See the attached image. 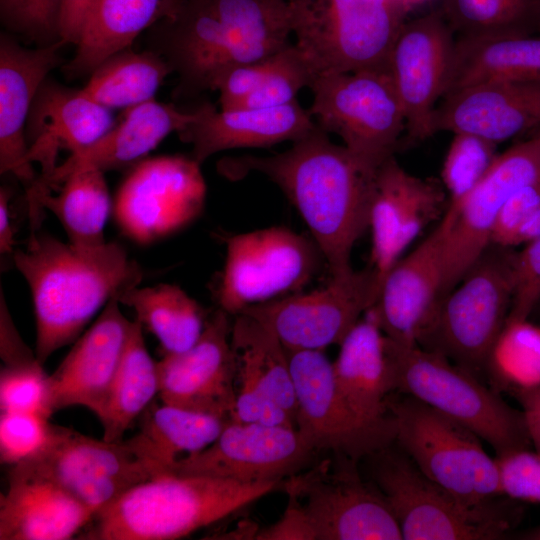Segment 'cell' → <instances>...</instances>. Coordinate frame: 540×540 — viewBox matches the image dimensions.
<instances>
[{"mask_svg":"<svg viewBox=\"0 0 540 540\" xmlns=\"http://www.w3.org/2000/svg\"><path fill=\"white\" fill-rule=\"evenodd\" d=\"M272 56L233 66L216 79L212 91L219 93L220 109L238 108L258 88L270 68Z\"/></svg>","mask_w":540,"mask_h":540,"instance_id":"c3c4849f","label":"cell"},{"mask_svg":"<svg viewBox=\"0 0 540 540\" xmlns=\"http://www.w3.org/2000/svg\"><path fill=\"white\" fill-rule=\"evenodd\" d=\"M194 110L195 119L177 134L182 142L191 145V157L199 164L225 150L294 142L317 127L298 100L273 108L230 110H218L204 102Z\"/></svg>","mask_w":540,"mask_h":540,"instance_id":"4316f807","label":"cell"},{"mask_svg":"<svg viewBox=\"0 0 540 540\" xmlns=\"http://www.w3.org/2000/svg\"><path fill=\"white\" fill-rule=\"evenodd\" d=\"M456 36L442 13L403 24L391 49L387 72L405 116L410 141L434 135L432 119L445 94Z\"/></svg>","mask_w":540,"mask_h":540,"instance_id":"d6986e66","label":"cell"},{"mask_svg":"<svg viewBox=\"0 0 540 540\" xmlns=\"http://www.w3.org/2000/svg\"><path fill=\"white\" fill-rule=\"evenodd\" d=\"M292 35L314 76L387 70L406 11L397 0H289Z\"/></svg>","mask_w":540,"mask_h":540,"instance_id":"8992f818","label":"cell"},{"mask_svg":"<svg viewBox=\"0 0 540 540\" xmlns=\"http://www.w3.org/2000/svg\"><path fill=\"white\" fill-rule=\"evenodd\" d=\"M95 0H66L60 24V38L66 45H76L85 19Z\"/></svg>","mask_w":540,"mask_h":540,"instance_id":"f907efd6","label":"cell"},{"mask_svg":"<svg viewBox=\"0 0 540 540\" xmlns=\"http://www.w3.org/2000/svg\"><path fill=\"white\" fill-rule=\"evenodd\" d=\"M284 481L242 483L164 474L132 487L96 513L78 539H180L283 491Z\"/></svg>","mask_w":540,"mask_h":540,"instance_id":"277c9868","label":"cell"},{"mask_svg":"<svg viewBox=\"0 0 540 540\" xmlns=\"http://www.w3.org/2000/svg\"><path fill=\"white\" fill-rule=\"evenodd\" d=\"M448 207L440 180L405 170L394 156L376 170L370 203V266L380 282L420 232L439 221Z\"/></svg>","mask_w":540,"mask_h":540,"instance_id":"ffe728a7","label":"cell"},{"mask_svg":"<svg viewBox=\"0 0 540 540\" xmlns=\"http://www.w3.org/2000/svg\"><path fill=\"white\" fill-rule=\"evenodd\" d=\"M94 513L58 484L19 465L11 466L0 497V540H67Z\"/></svg>","mask_w":540,"mask_h":540,"instance_id":"f1b7e54d","label":"cell"},{"mask_svg":"<svg viewBox=\"0 0 540 540\" xmlns=\"http://www.w3.org/2000/svg\"><path fill=\"white\" fill-rule=\"evenodd\" d=\"M339 346L332 364L344 400L363 421L379 426L392 424L388 399L394 391L386 337L371 309Z\"/></svg>","mask_w":540,"mask_h":540,"instance_id":"f546056e","label":"cell"},{"mask_svg":"<svg viewBox=\"0 0 540 540\" xmlns=\"http://www.w3.org/2000/svg\"><path fill=\"white\" fill-rule=\"evenodd\" d=\"M540 303V237L516 253L514 291L507 321L528 319Z\"/></svg>","mask_w":540,"mask_h":540,"instance_id":"7dc6e473","label":"cell"},{"mask_svg":"<svg viewBox=\"0 0 540 540\" xmlns=\"http://www.w3.org/2000/svg\"><path fill=\"white\" fill-rule=\"evenodd\" d=\"M388 410L395 442L427 478L470 507L504 505L497 460L478 435L409 395L389 397Z\"/></svg>","mask_w":540,"mask_h":540,"instance_id":"52a82bcc","label":"cell"},{"mask_svg":"<svg viewBox=\"0 0 540 540\" xmlns=\"http://www.w3.org/2000/svg\"><path fill=\"white\" fill-rule=\"evenodd\" d=\"M495 458L503 495L514 501L540 504V454L521 449Z\"/></svg>","mask_w":540,"mask_h":540,"instance_id":"bcb514c9","label":"cell"},{"mask_svg":"<svg viewBox=\"0 0 540 540\" xmlns=\"http://www.w3.org/2000/svg\"><path fill=\"white\" fill-rule=\"evenodd\" d=\"M540 206V181L518 189L503 205L491 236V244L514 248L520 226Z\"/></svg>","mask_w":540,"mask_h":540,"instance_id":"681fc988","label":"cell"},{"mask_svg":"<svg viewBox=\"0 0 540 540\" xmlns=\"http://www.w3.org/2000/svg\"><path fill=\"white\" fill-rule=\"evenodd\" d=\"M48 400L49 375L36 357L2 366L1 412L39 413L50 418Z\"/></svg>","mask_w":540,"mask_h":540,"instance_id":"ee69618b","label":"cell"},{"mask_svg":"<svg viewBox=\"0 0 540 540\" xmlns=\"http://www.w3.org/2000/svg\"><path fill=\"white\" fill-rule=\"evenodd\" d=\"M115 125L112 110L81 90L46 79L39 88L26 124L28 161L38 163L42 184L52 175L61 150L71 153L94 143Z\"/></svg>","mask_w":540,"mask_h":540,"instance_id":"484cf974","label":"cell"},{"mask_svg":"<svg viewBox=\"0 0 540 540\" xmlns=\"http://www.w3.org/2000/svg\"><path fill=\"white\" fill-rule=\"evenodd\" d=\"M380 287L376 271L368 265L331 276L322 289L252 305L241 313L271 329L287 350H324L340 345L375 305Z\"/></svg>","mask_w":540,"mask_h":540,"instance_id":"9a60e30c","label":"cell"},{"mask_svg":"<svg viewBox=\"0 0 540 540\" xmlns=\"http://www.w3.org/2000/svg\"><path fill=\"white\" fill-rule=\"evenodd\" d=\"M540 181V134H531L499 154L477 186L455 207H447L443 297L491 244L497 217L518 189ZM442 297V299H443Z\"/></svg>","mask_w":540,"mask_h":540,"instance_id":"e0dca14e","label":"cell"},{"mask_svg":"<svg viewBox=\"0 0 540 540\" xmlns=\"http://www.w3.org/2000/svg\"><path fill=\"white\" fill-rule=\"evenodd\" d=\"M118 300L135 312V320L143 330L157 338L163 354L190 348L199 339L207 320L199 303L174 284L138 285Z\"/></svg>","mask_w":540,"mask_h":540,"instance_id":"8d00e7d4","label":"cell"},{"mask_svg":"<svg viewBox=\"0 0 540 540\" xmlns=\"http://www.w3.org/2000/svg\"><path fill=\"white\" fill-rule=\"evenodd\" d=\"M159 395V375L145 344L143 328L132 321L127 343L99 421L103 439L122 441L125 432Z\"/></svg>","mask_w":540,"mask_h":540,"instance_id":"d590c367","label":"cell"},{"mask_svg":"<svg viewBox=\"0 0 540 540\" xmlns=\"http://www.w3.org/2000/svg\"><path fill=\"white\" fill-rule=\"evenodd\" d=\"M540 127V80L492 81L446 94L432 119L433 133H469L496 144Z\"/></svg>","mask_w":540,"mask_h":540,"instance_id":"cb8c5ba5","label":"cell"},{"mask_svg":"<svg viewBox=\"0 0 540 540\" xmlns=\"http://www.w3.org/2000/svg\"><path fill=\"white\" fill-rule=\"evenodd\" d=\"M485 372L499 393L540 387V325L528 319L507 321L490 350Z\"/></svg>","mask_w":540,"mask_h":540,"instance_id":"ab89813d","label":"cell"},{"mask_svg":"<svg viewBox=\"0 0 540 540\" xmlns=\"http://www.w3.org/2000/svg\"><path fill=\"white\" fill-rule=\"evenodd\" d=\"M237 180L256 171L277 184L305 221L331 276L352 269L355 243L369 228L375 172L317 127L281 153L245 155L219 163Z\"/></svg>","mask_w":540,"mask_h":540,"instance_id":"6da1fadb","label":"cell"},{"mask_svg":"<svg viewBox=\"0 0 540 540\" xmlns=\"http://www.w3.org/2000/svg\"><path fill=\"white\" fill-rule=\"evenodd\" d=\"M225 243L216 297L219 308L233 316L249 306L297 293L323 258L313 240L284 227L232 235Z\"/></svg>","mask_w":540,"mask_h":540,"instance_id":"7c38bea8","label":"cell"},{"mask_svg":"<svg viewBox=\"0 0 540 540\" xmlns=\"http://www.w3.org/2000/svg\"><path fill=\"white\" fill-rule=\"evenodd\" d=\"M173 73L167 61L148 49L112 55L91 74L83 94L108 109H127L155 99L163 80Z\"/></svg>","mask_w":540,"mask_h":540,"instance_id":"74e56055","label":"cell"},{"mask_svg":"<svg viewBox=\"0 0 540 540\" xmlns=\"http://www.w3.org/2000/svg\"><path fill=\"white\" fill-rule=\"evenodd\" d=\"M495 142L469 133H454L441 169L448 207L457 206L483 179L498 155Z\"/></svg>","mask_w":540,"mask_h":540,"instance_id":"60d3db41","label":"cell"},{"mask_svg":"<svg viewBox=\"0 0 540 540\" xmlns=\"http://www.w3.org/2000/svg\"><path fill=\"white\" fill-rule=\"evenodd\" d=\"M200 165L191 156L163 155L133 166L113 201L112 213L121 232L147 245L193 222L206 198Z\"/></svg>","mask_w":540,"mask_h":540,"instance_id":"5bb4252c","label":"cell"},{"mask_svg":"<svg viewBox=\"0 0 540 540\" xmlns=\"http://www.w3.org/2000/svg\"><path fill=\"white\" fill-rule=\"evenodd\" d=\"M181 0H95L73 58L62 67L67 79L90 75L112 55L129 49L144 31L177 11Z\"/></svg>","mask_w":540,"mask_h":540,"instance_id":"4dcf8cb0","label":"cell"},{"mask_svg":"<svg viewBox=\"0 0 540 540\" xmlns=\"http://www.w3.org/2000/svg\"><path fill=\"white\" fill-rule=\"evenodd\" d=\"M231 347L236 362V392L264 395L296 421L295 388L286 349L274 332L244 313L234 316Z\"/></svg>","mask_w":540,"mask_h":540,"instance_id":"d6a6232c","label":"cell"},{"mask_svg":"<svg viewBox=\"0 0 540 540\" xmlns=\"http://www.w3.org/2000/svg\"><path fill=\"white\" fill-rule=\"evenodd\" d=\"M45 210L58 219L68 242L90 248L105 244L113 201L104 172L94 168L73 171L55 191L39 196L36 214L40 221Z\"/></svg>","mask_w":540,"mask_h":540,"instance_id":"e575fe53","label":"cell"},{"mask_svg":"<svg viewBox=\"0 0 540 540\" xmlns=\"http://www.w3.org/2000/svg\"><path fill=\"white\" fill-rule=\"evenodd\" d=\"M328 454L285 479L283 491L308 524L313 540H401L386 500L356 464Z\"/></svg>","mask_w":540,"mask_h":540,"instance_id":"8fae6325","label":"cell"},{"mask_svg":"<svg viewBox=\"0 0 540 540\" xmlns=\"http://www.w3.org/2000/svg\"><path fill=\"white\" fill-rule=\"evenodd\" d=\"M196 117L173 103L152 99L124 110L119 122L89 146L71 153L42 184L40 192H52L73 171L94 168L109 170L135 166L147 158L170 133H179Z\"/></svg>","mask_w":540,"mask_h":540,"instance_id":"83f0119b","label":"cell"},{"mask_svg":"<svg viewBox=\"0 0 540 540\" xmlns=\"http://www.w3.org/2000/svg\"><path fill=\"white\" fill-rule=\"evenodd\" d=\"M318 454L297 428L230 421L204 450L176 461L170 473L261 483L285 480Z\"/></svg>","mask_w":540,"mask_h":540,"instance_id":"ac0fdd59","label":"cell"},{"mask_svg":"<svg viewBox=\"0 0 540 540\" xmlns=\"http://www.w3.org/2000/svg\"><path fill=\"white\" fill-rule=\"evenodd\" d=\"M117 298L99 313L49 375V412L81 406L99 419L124 352L132 321Z\"/></svg>","mask_w":540,"mask_h":540,"instance_id":"603a6c76","label":"cell"},{"mask_svg":"<svg viewBox=\"0 0 540 540\" xmlns=\"http://www.w3.org/2000/svg\"><path fill=\"white\" fill-rule=\"evenodd\" d=\"M231 420L176 405L152 403L126 439L133 451L163 474L179 459L211 445Z\"/></svg>","mask_w":540,"mask_h":540,"instance_id":"1f68e13d","label":"cell"},{"mask_svg":"<svg viewBox=\"0 0 540 540\" xmlns=\"http://www.w3.org/2000/svg\"><path fill=\"white\" fill-rule=\"evenodd\" d=\"M286 353L295 388L296 428L318 455L358 462L395 442L394 422L372 425L349 407L323 350L286 349Z\"/></svg>","mask_w":540,"mask_h":540,"instance_id":"2e32d148","label":"cell"},{"mask_svg":"<svg viewBox=\"0 0 540 540\" xmlns=\"http://www.w3.org/2000/svg\"><path fill=\"white\" fill-rule=\"evenodd\" d=\"M12 255L31 293L34 353L41 364L74 343L112 299L142 280L139 264L117 242L80 247L37 230Z\"/></svg>","mask_w":540,"mask_h":540,"instance_id":"3957f363","label":"cell"},{"mask_svg":"<svg viewBox=\"0 0 540 540\" xmlns=\"http://www.w3.org/2000/svg\"><path fill=\"white\" fill-rule=\"evenodd\" d=\"M513 249L489 245L443 297L418 345L443 354L476 376L485 371L512 303L517 253Z\"/></svg>","mask_w":540,"mask_h":540,"instance_id":"ba28073f","label":"cell"},{"mask_svg":"<svg viewBox=\"0 0 540 540\" xmlns=\"http://www.w3.org/2000/svg\"><path fill=\"white\" fill-rule=\"evenodd\" d=\"M371 476L405 540H493L510 535L521 510L470 507L427 478L404 453L384 448L368 457Z\"/></svg>","mask_w":540,"mask_h":540,"instance_id":"9c48e42d","label":"cell"},{"mask_svg":"<svg viewBox=\"0 0 540 540\" xmlns=\"http://www.w3.org/2000/svg\"><path fill=\"white\" fill-rule=\"evenodd\" d=\"M449 219L443 217L431 233L384 276L371 308L386 338L400 346L418 344L431 325L443 297L444 247Z\"/></svg>","mask_w":540,"mask_h":540,"instance_id":"7402d4cb","label":"cell"},{"mask_svg":"<svg viewBox=\"0 0 540 540\" xmlns=\"http://www.w3.org/2000/svg\"><path fill=\"white\" fill-rule=\"evenodd\" d=\"M146 32L148 49L178 76L174 98L194 97L212 90L225 70L291 43L289 0H181Z\"/></svg>","mask_w":540,"mask_h":540,"instance_id":"7a4b0ae2","label":"cell"},{"mask_svg":"<svg viewBox=\"0 0 540 540\" xmlns=\"http://www.w3.org/2000/svg\"><path fill=\"white\" fill-rule=\"evenodd\" d=\"M531 134H540V127L537 128V129H536L535 131H533L532 133H530L529 135H531ZM529 135H528V136H529Z\"/></svg>","mask_w":540,"mask_h":540,"instance_id":"9f6ffc18","label":"cell"},{"mask_svg":"<svg viewBox=\"0 0 540 540\" xmlns=\"http://www.w3.org/2000/svg\"><path fill=\"white\" fill-rule=\"evenodd\" d=\"M386 346L393 391L464 425L486 441L496 456L532 445L521 409L511 407L475 374L418 344L400 346L386 338Z\"/></svg>","mask_w":540,"mask_h":540,"instance_id":"5b68a950","label":"cell"},{"mask_svg":"<svg viewBox=\"0 0 540 540\" xmlns=\"http://www.w3.org/2000/svg\"><path fill=\"white\" fill-rule=\"evenodd\" d=\"M442 14L456 38L540 33V0H444Z\"/></svg>","mask_w":540,"mask_h":540,"instance_id":"f35d334b","label":"cell"},{"mask_svg":"<svg viewBox=\"0 0 540 540\" xmlns=\"http://www.w3.org/2000/svg\"><path fill=\"white\" fill-rule=\"evenodd\" d=\"M513 535L515 536L514 538L516 539L540 540V524L528 530L516 532Z\"/></svg>","mask_w":540,"mask_h":540,"instance_id":"db71d44e","label":"cell"},{"mask_svg":"<svg viewBox=\"0 0 540 540\" xmlns=\"http://www.w3.org/2000/svg\"><path fill=\"white\" fill-rule=\"evenodd\" d=\"M17 465L58 484L94 515L132 487L164 475L141 459L126 439H96L55 424L44 448Z\"/></svg>","mask_w":540,"mask_h":540,"instance_id":"4fadbf2b","label":"cell"},{"mask_svg":"<svg viewBox=\"0 0 540 540\" xmlns=\"http://www.w3.org/2000/svg\"><path fill=\"white\" fill-rule=\"evenodd\" d=\"M66 0H0L4 31L36 47L61 41L60 24Z\"/></svg>","mask_w":540,"mask_h":540,"instance_id":"7bdbcfd3","label":"cell"},{"mask_svg":"<svg viewBox=\"0 0 540 540\" xmlns=\"http://www.w3.org/2000/svg\"><path fill=\"white\" fill-rule=\"evenodd\" d=\"M315 76L295 43L272 56L270 68L258 88L238 108H273L297 100Z\"/></svg>","mask_w":540,"mask_h":540,"instance_id":"b9f144b4","label":"cell"},{"mask_svg":"<svg viewBox=\"0 0 540 540\" xmlns=\"http://www.w3.org/2000/svg\"><path fill=\"white\" fill-rule=\"evenodd\" d=\"M231 324L229 314L218 308L190 348L163 354L157 361L163 403L234 420L236 362Z\"/></svg>","mask_w":540,"mask_h":540,"instance_id":"44dd1931","label":"cell"},{"mask_svg":"<svg viewBox=\"0 0 540 540\" xmlns=\"http://www.w3.org/2000/svg\"><path fill=\"white\" fill-rule=\"evenodd\" d=\"M309 88L316 124L338 135L364 168L375 172L394 156L405 116L387 70L323 74Z\"/></svg>","mask_w":540,"mask_h":540,"instance_id":"30bf717a","label":"cell"},{"mask_svg":"<svg viewBox=\"0 0 540 540\" xmlns=\"http://www.w3.org/2000/svg\"><path fill=\"white\" fill-rule=\"evenodd\" d=\"M400 5L403 7V9L408 12L415 6L424 3L427 0H397Z\"/></svg>","mask_w":540,"mask_h":540,"instance_id":"11a10c76","label":"cell"},{"mask_svg":"<svg viewBox=\"0 0 540 540\" xmlns=\"http://www.w3.org/2000/svg\"><path fill=\"white\" fill-rule=\"evenodd\" d=\"M525 80H540V33L456 38L444 96L485 82Z\"/></svg>","mask_w":540,"mask_h":540,"instance_id":"836d02e7","label":"cell"},{"mask_svg":"<svg viewBox=\"0 0 540 540\" xmlns=\"http://www.w3.org/2000/svg\"><path fill=\"white\" fill-rule=\"evenodd\" d=\"M63 41L28 48L7 32L0 34V173H11L26 190L38 177L28 161L26 124L36 94L62 62Z\"/></svg>","mask_w":540,"mask_h":540,"instance_id":"d4e9b609","label":"cell"},{"mask_svg":"<svg viewBox=\"0 0 540 540\" xmlns=\"http://www.w3.org/2000/svg\"><path fill=\"white\" fill-rule=\"evenodd\" d=\"M11 194L6 187L0 190V252L3 255L13 254L15 251L16 239L12 224L10 210Z\"/></svg>","mask_w":540,"mask_h":540,"instance_id":"f5cc1de1","label":"cell"},{"mask_svg":"<svg viewBox=\"0 0 540 540\" xmlns=\"http://www.w3.org/2000/svg\"><path fill=\"white\" fill-rule=\"evenodd\" d=\"M521 406L530 440L540 454V387L512 394Z\"/></svg>","mask_w":540,"mask_h":540,"instance_id":"816d5d0a","label":"cell"},{"mask_svg":"<svg viewBox=\"0 0 540 540\" xmlns=\"http://www.w3.org/2000/svg\"><path fill=\"white\" fill-rule=\"evenodd\" d=\"M52 423L39 413L1 412L0 460L14 466L35 457L48 442Z\"/></svg>","mask_w":540,"mask_h":540,"instance_id":"f6af8a7d","label":"cell"}]
</instances>
